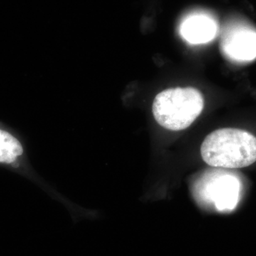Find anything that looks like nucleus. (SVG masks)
<instances>
[{
  "label": "nucleus",
  "mask_w": 256,
  "mask_h": 256,
  "mask_svg": "<svg viewBox=\"0 0 256 256\" xmlns=\"http://www.w3.org/2000/svg\"><path fill=\"white\" fill-rule=\"evenodd\" d=\"M198 195L210 202L218 212L235 210L240 198V182L238 178L226 172L207 176L198 185Z\"/></svg>",
  "instance_id": "3"
},
{
  "label": "nucleus",
  "mask_w": 256,
  "mask_h": 256,
  "mask_svg": "<svg viewBox=\"0 0 256 256\" xmlns=\"http://www.w3.org/2000/svg\"><path fill=\"white\" fill-rule=\"evenodd\" d=\"M216 24L205 15H195L186 18L181 26V34L188 43H208L216 36Z\"/></svg>",
  "instance_id": "6"
},
{
  "label": "nucleus",
  "mask_w": 256,
  "mask_h": 256,
  "mask_svg": "<svg viewBox=\"0 0 256 256\" xmlns=\"http://www.w3.org/2000/svg\"><path fill=\"white\" fill-rule=\"evenodd\" d=\"M201 156L207 164L214 168H246L256 162V138L236 128L217 130L205 138Z\"/></svg>",
  "instance_id": "1"
},
{
  "label": "nucleus",
  "mask_w": 256,
  "mask_h": 256,
  "mask_svg": "<svg viewBox=\"0 0 256 256\" xmlns=\"http://www.w3.org/2000/svg\"><path fill=\"white\" fill-rule=\"evenodd\" d=\"M222 47L230 60L252 62L256 58V31L246 26L235 28L224 37Z\"/></svg>",
  "instance_id": "4"
},
{
  "label": "nucleus",
  "mask_w": 256,
  "mask_h": 256,
  "mask_svg": "<svg viewBox=\"0 0 256 256\" xmlns=\"http://www.w3.org/2000/svg\"><path fill=\"white\" fill-rule=\"evenodd\" d=\"M204 106L203 96L192 87L166 89L156 95L152 114L158 124L165 129H186L200 116Z\"/></svg>",
  "instance_id": "2"
},
{
  "label": "nucleus",
  "mask_w": 256,
  "mask_h": 256,
  "mask_svg": "<svg viewBox=\"0 0 256 256\" xmlns=\"http://www.w3.org/2000/svg\"><path fill=\"white\" fill-rule=\"evenodd\" d=\"M0 165L30 174L28 159L21 142L12 134L0 128Z\"/></svg>",
  "instance_id": "5"
}]
</instances>
